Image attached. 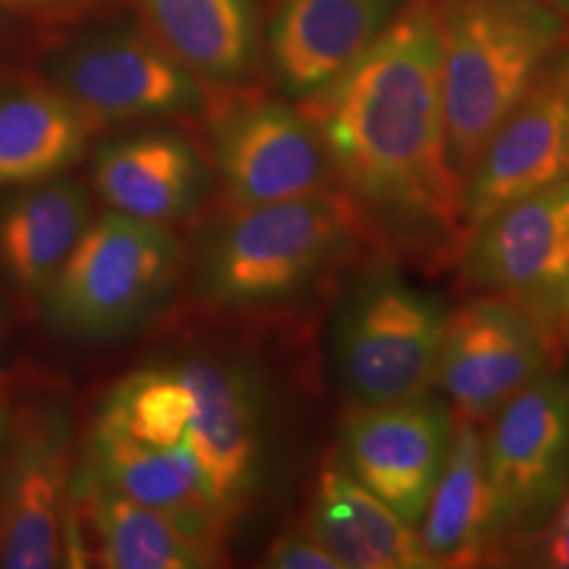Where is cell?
<instances>
[{
    "mask_svg": "<svg viewBox=\"0 0 569 569\" xmlns=\"http://www.w3.org/2000/svg\"><path fill=\"white\" fill-rule=\"evenodd\" d=\"M553 338L530 311L501 296L475 298L448 315L438 382L461 419L488 422L538 375Z\"/></svg>",
    "mask_w": 569,
    "mask_h": 569,
    "instance_id": "cell-11",
    "label": "cell"
},
{
    "mask_svg": "<svg viewBox=\"0 0 569 569\" xmlns=\"http://www.w3.org/2000/svg\"><path fill=\"white\" fill-rule=\"evenodd\" d=\"M101 3L103 0H0V9L38 21H71Z\"/></svg>",
    "mask_w": 569,
    "mask_h": 569,
    "instance_id": "cell-24",
    "label": "cell"
},
{
    "mask_svg": "<svg viewBox=\"0 0 569 569\" xmlns=\"http://www.w3.org/2000/svg\"><path fill=\"white\" fill-rule=\"evenodd\" d=\"M453 417L436 398L356 407L343 422V465L411 528L443 472Z\"/></svg>",
    "mask_w": 569,
    "mask_h": 569,
    "instance_id": "cell-13",
    "label": "cell"
},
{
    "mask_svg": "<svg viewBox=\"0 0 569 569\" xmlns=\"http://www.w3.org/2000/svg\"><path fill=\"white\" fill-rule=\"evenodd\" d=\"M309 528L343 569H430L417 528L348 472L327 465L311 501Z\"/></svg>",
    "mask_w": 569,
    "mask_h": 569,
    "instance_id": "cell-20",
    "label": "cell"
},
{
    "mask_svg": "<svg viewBox=\"0 0 569 569\" xmlns=\"http://www.w3.org/2000/svg\"><path fill=\"white\" fill-rule=\"evenodd\" d=\"M264 567L274 569H343L340 561L327 551V546L306 528L282 532L267 551Z\"/></svg>",
    "mask_w": 569,
    "mask_h": 569,
    "instance_id": "cell-23",
    "label": "cell"
},
{
    "mask_svg": "<svg viewBox=\"0 0 569 569\" xmlns=\"http://www.w3.org/2000/svg\"><path fill=\"white\" fill-rule=\"evenodd\" d=\"M306 113L353 201L461 222L448 159L436 0H407L372 46L315 96Z\"/></svg>",
    "mask_w": 569,
    "mask_h": 569,
    "instance_id": "cell-1",
    "label": "cell"
},
{
    "mask_svg": "<svg viewBox=\"0 0 569 569\" xmlns=\"http://www.w3.org/2000/svg\"><path fill=\"white\" fill-rule=\"evenodd\" d=\"M90 222V190L74 177L0 190V272L42 298Z\"/></svg>",
    "mask_w": 569,
    "mask_h": 569,
    "instance_id": "cell-17",
    "label": "cell"
},
{
    "mask_svg": "<svg viewBox=\"0 0 569 569\" xmlns=\"http://www.w3.org/2000/svg\"><path fill=\"white\" fill-rule=\"evenodd\" d=\"M6 330H9V322H6V309H3V301H0V346H3L6 340Z\"/></svg>",
    "mask_w": 569,
    "mask_h": 569,
    "instance_id": "cell-26",
    "label": "cell"
},
{
    "mask_svg": "<svg viewBox=\"0 0 569 569\" xmlns=\"http://www.w3.org/2000/svg\"><path fill=\"white\" fill-rule=\"evenodd\" d=\"M46 80L98 127L188 117L206 106V84L146 27L117 24L77 34L46 61Z\"/></svg>",
    "mask_w": 569,
    "mask_h": 569,
    "instance_id": "cell-6",
    "label": "cell"
},
{
    "mask_svg": "<svg viewBox=\"0 0 569 569\" xmlns=\"http://www.w3.org/2000/svg\"><path fill=\"white\" fill-rule=\"evenodd\" d=\"M549 67L482 148L461 188V224L475 227L519 198L569 177V51Z\"/></svg>",
    "mask_w": 569,
    "mask_h": 569,
    "instance_id": "cell-12",
    "label": "cell"
},
{
    "mask_svg": "<svg viewBox=\"0 0 569 569\" xmlns=\"http://www.w3.org/2000/svg\"><path fill=\"white\" fill-rule=\"evenodd\" d=\"M71 475L74 427L67 407L40 398L13 411L0 461V567L67 565Z\"/></svg>",
    "mask_w": 569,
    "mask_h": 569,
    "instance_id": "cell-7",
    "label": "cell"
},
{
    "mask_svg": "<svg viewBox=\"0 0 569 569\" xmlns=\"http://www.w3.org/2000/svg\"><path fill=\"white\" fill-rule=\"evenodd\" d=\"M98 130L46 77L0 80V190L71 172Z\"/></svg>",
    "mask_w": 569,
    "mask_h": 569,
    "instance_id": "cell-18",
    "label": "cell"
},
{
    "mask_svg": "<svg viewBox=\"0 0 569 569\" xmlns=\"http://www.w3.org/2000/svg\"><path fill=\"white\" fill-rule=\"evenodd\" d=\"M467 272L553 332L569 317V177L503 206L472 230Z\"/></svg>",
    "mask_w": 569,
    "mask_h": 569,
    "instance_id": "cell-8",
    "label": "cell"
},
{
    "mask_svg": "<svg viewBox=\"0 0 569 569\" xmlns=\"http://www.w3.org/2000/svg\"><path fill=\"white\" fill-rule=\"evenodd\" d=\"M448 311L396 274H375L338 319L336 365L353 407L425 396L438 382Z\"/></svg>",
    "mask_w": 569,
    "mask_h": 569,
    "instance_id": "cell-5",
    "label": "cell"
},
{
    "mask_svg": "<svg viewBox=\"0 0 569 569\" xmlns=\"http://www.w3.org/2000/svg\"><path fill=\"white\" fill-rule=\"evenodd\" d=\"M82 503L96 536V559L109 569H201L224 557L163 511L113 493L90 469L82 478Z\"/></svg>",
    "mask_w": 569,
    "mask_h": 569,
    "instance_id": "cell-22",
    "label": "cell"
},
{
    "mask_svg": "<svg viewBox=\"0 0 569 569\" xmlns=\"http://www.w3.org/2000/svg\"><path fill=\"white\" fill-rule=\"evenodd\" d=\"M6 425H9V415H6L3 401H0V440L6 438Z\"/></svg>",
    "mask_w": 569,
    "mask_h": 569,
    "instance_id": "cell-27",
    "label": "cell"
},
{
    "mask_svg": "<svg viewBox=\"0 0 569 569\" xmlns=\"http://www.w3.org/2000/svg\"><path fill=\"white\" fill-rule=\"evenodd\" d=\"M407 0H280L269 24L277 84L309 98L338 80L380 38Z\"/></svg>",
    "mask_w": 569,
    "mask_h": 569,
    "instance_id": "cell-15",
    "label": "cell"
},
{
    "mask_svg": "<svg viewBox=\"0 0 569 569\" xmlns=\"http://www.w3.org/2000/svg\"><path fill=\"white\" fill-rule=\"evenodd\" d=\"M543 559L549 567L569 569V493L553 509V519L546 530Z\"/></svg>",
    "mask_w": 569,
    "mask_h": 569,
    "instance_id": "cell-25",
    "label": "cell"
},
{
    "mask_svg": "<svg viewBox=\"0 0 569 569\" xmlns=\"http://www.w3.org/2000/svg\"><path fill=\"white\" fill-rule=\"evenodd\" d=\"M356 222L353 198L332 188L230 209L198 246V288L222 306L280 301L306 288L351 243Z\"/></svg>",
    "mask_w": 569,
    "mask_h": 569,
    "instance_id": "cell-3",
    "label": "cell"
},
{
    "mask_svg": "<svg viewBox=\"0 0 569 569\" xmlns=\"http://www.w3.org/2000/svg\"><path fill=\"white\" fill-rule=\"evenodd\" d=\"M546 3L553 6V9L561 13H569V0H546Z\"/></svg>",
    "mask_w": 569,
    "mask_h": 569,
    "instance_id": "cell-28",
    "label": "cell"
},
{
    "mask_svg": "<svg viewBox=\"0 0 569 569\" xmlns=\"http://www.w3.org/2000/svg\"><path fill=\"white\" fill-rule=\"evenodd\" d=\"M486 467L501 532L528 530L557 509L569 482V388L559 377L538 375L498 409Z\"/></svg>",
    "mask_w": 569,
    "mask_h": 569,
    "instance_id": "cell-10",
    "label": "cell"
},
{
    "mask_svg": "<svg viewBox=\"0 0 569 569\" xmlns=\"http://www.w3.org/2000/svg\"><path fill=\"white\" fill-rule=\"evenodd\" d=\"M419 525V538L436 567L482 565L503 536L488 480L486 436L472 419H453L443 472Z\"/></svg>",
    "mask_w": 569,
    "mask_h": 569,
    "instance_id": "cell-19",
    "label": "cell"
},
{
    "mask_svg": "<svg viewBox=\"0 0 569 569\" xmlns=\"http://www.w3.org/2000/svg\"><path fill=\"white\" fill-rule=\"evenodd\" d=\"M142 27L203 82L232 84L259 63L253 0H132Z\"/></svg>",
    "mask_w": 569,
    "mask_h": 569,
    "instance_id": "cell-21",
    "label": "cell"
},
{
    "mask_svg": "<svg viewBox=\"0 0 569 569\" xmlns=\"http://www.w3.org/2000/svg\"><path fill=\"white\" fill-rule=\"evenodd\" d=\"M206 180L193 142L167 130L109 140L92 159V190L106 209L163 227L201 206Z\"/></svg>",
    "mask_w": 569,
    "mask_h": 569,
    "instance_id": "cell-16",
    "label": "cell"
},
{
    "mask_svg": "<svg viewBox=\"0 0 569 569\" xmlns=\"http://www.w3.org/2000/svg\"><path fill=\"white\" fill-rule=\"evenodd\" d=\"M174 367L193 393L190 446L211 498L232 517L251 493L261 457L256 388L246 369L217 356H193Z\"/></svg>",
    "mask_w": 569,
    "mask_h": 569,
    "instance_id": "cell-14",
    "label": "cell"
},
{
    "mask_svg": "<svg viewBox=\"0 0 569 569\" xmlns=\"http://www.w3.org/2000/svg\"><path fill=\"white\" fill-rule=\"evenodd\" d=\"M213 167L230 209L327 190L330 161L301 109L243 98L213 113Z\"/></svg>",
    "mask_w": 569,
    "mask_h": 569,
    "instance_id": "cell-9",
    "label": "cell"
},
{
    "mask_svg": "<svg viewBox=\"0 0 569 569\" xmlns=\"http://www.w3.org/2000/svg\"><path fill=\"white\" fill-rule=\"evenodd\" d=\"M180 272L182 246L169 227L106 209L40 301L63 336L122 338L167 301Z\"/></svg>",
    "mask_w": 569,
    "mask_h": 569,
    "instance_id": "cell-4",
    "label": "cell"
},
{
    "mask_svg": "<svg viewBox=\"0 0 569 569\" xmlns=\"http://www.w3.org/2000/svg\"><path fill=\"white\" fill-rule=\"evenodd\" d=\"M448 159L465 188L482 148L567 42L546 0H436Z\"/></svg>",
    "mask_w": 569,
    "mask_h": 569,
    "instance_id": "cell-2",
    "label": "cell"
}]
</instances>
